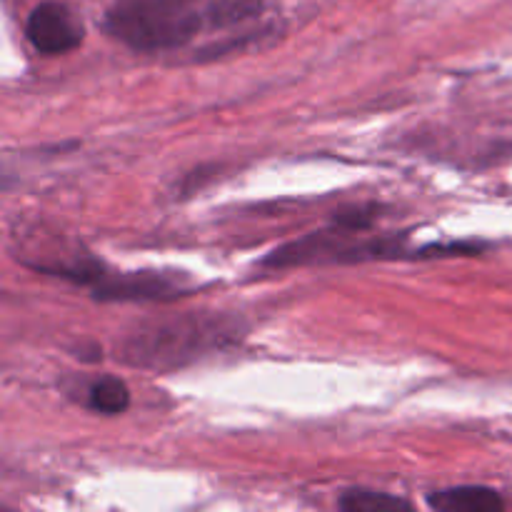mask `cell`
I'll return each instance as SVG.
<instances>
[{"mask_svg":"<svg viewBox=\"0 0 512 512\" xmlns=\"http://www.w3.org/2000/svg\"><path fill=\"white\" fill-rule=\"evenodd\" d=\"M203 25V15L185 0H115L105 15L113 38L140 53L178 48Z\"/></svg>","mask_w":512,"mask_h":512,"instance_id":"cell-1","label":"cell"},{"mask_svg":"<svg viewBox=\"0 0 512 512\" xmlns=\"http://www.w3.org/2000/svg\"><path fill=\"white\" fill-rule=\"evenodd\" d=\"M228 335L230 330H225L220 320L208 323L200 318H183L160 323L133 335L125 348V358L145 368H178L203 355V350L215 348Z\"/></svg>","mask_w":512,"mask_h":512,"instance_id":"cell-2","label":"cell"},{"mask_svg":"<svg viewBox=\"0 0 512 512\" xmlns=\"http://www.w3.org/2000/svg\"><path fill=\"white\" fill-rule=\"evenodd\" d=\"M25 35L38 53L58 55L78 48L85 38V28L68 5L48 0L35 5L33 13L28 15Z\"/></svg>","mask_w":512,"mask_h":512,"instance_id":"cell-3","label":"cell"},{"mask_svg":"<svg viewBox=\"0 0 512 512\" xmlns=\"http://www.w3.org/2000/svg\"><path fill=\"white\" fill-rule=\"evenodd\" d=\"M93 290L98 300H173L183 295V285L155 273H100Z\"/></svg>","mask_w":512,"mask_h":512,"instance_id":"cell-4","label":"cell"},{"mask_svg":"<svg viewBox=\"0 0 512 512\" xmlns=\"http://www.w3.org/2000/svg\"><path fill=\"white\" fill-rule=\"evenodd\" d=\"M430 508L445 512H500L505 500L495 490L480 488V485H463V488L440 490L430 495Z\"/></svg>","mask_w":512,"mask_h":512,"instance_id":"cell-5","label":"cell"},{"mask_svg":"<svg viewBox=\"0 0 512 512\" xmlns=\"http://www.w3.org/2000/svg\"><path fill=\"white\" fill-rule=\"evenodd\" d=\"M88 405L100 415H120L128 410L130 393L128 385L118 378H100L90 385Z\"/></svg>","mask_w":512,"mask_h":512,"instance_id":"cell-6","label":"cell"},{"mask_svg":"<svg viewBox=\"0 0 512 512\" xmlns=\"http://www.w3.org/2000/svg\"><path fill=\"white\" fill-rule=\"evenodd\" d=\"M340 508L353 512H370V510H408L410 503L403 498H395L388 493H373V490H348L340 498Z\"/></svg>","mask_w":512,"mask_h":512,"instance_id":"cell-7","label":"cell"},{"mask_svg":"<svg viewBox=\"0 0 512 512\" xmlns=\"http://www.w3.org/2000/svg\"><path fill=\"white\" fill-rule=\"evenodd\" d=\"M260 8H263L260 0H220V3L210 5L208 8V20L215 28H220V25L240 23V20L258 13Z\"/></svg>","mask_w":512,"mask_h":512,"instance_id":"cell-8","label":"cell"}]
</instances>
